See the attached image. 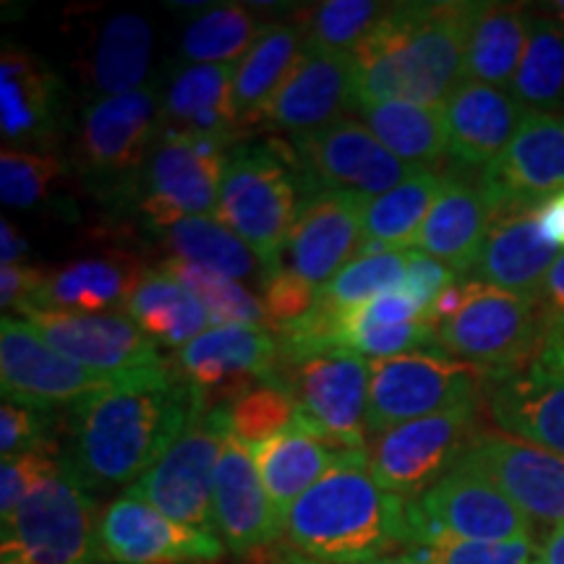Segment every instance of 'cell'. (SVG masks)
I'll use <instances>...</instances> for the list:
<instances>
[{
  "label": "cell",
  "mask_w": 564,
  "mask_h": 564,
  "mask_svg": "<svg viewBox=\"0 0 564 564\" xmlns=\"http://www.w3.org/2000/svg\"><path fill=\"white\" fill-rule=\"evenodd\" d=\"M299 207L293 171L282 154L267 147H241L228 154L215 217L272 272L282 270Z\"/></svg>",
  "instance_id": "cell-7"
},
{
  "label": "cell",
  "mask_w": 564,
  "mask_h": 564,
  "mask_svg": "<svg viewBox=\"0 0 564 564\" xmlns=\"http://www.w3.org/2000/svg\"><path fill=\"white\" fill-rule=\"evenodd\" d=\"M366 564H426L421 560L419 554L411 552V549H403V552L398 554H387V556H379V560L373 562H366Z\"/></svg>",
  "instance_id": "cell-58"
},
{
  "label": "cell",
  "mask_w": 564,
  "mask_h": 564,
  "mask_svg": "<svg viewBox=\"0 0 564 564\" xmlns=\"http://www.w3.org/2000/svg\"><path fill=\"white\" fill-rule=\"evenodd\" d=\"M97 539L102 564H217L228 552L217 535L183 525L131 494L100 512Z\"/></svg>",
  "instance_id": "cell-15"
},
{
  "label": "cell",
  "mask_w": 564,
  "mask_h": 564,
  "mask_svg": "<svg viewBox=\"0 0 564 564\" xmlns=\"http://www.w3.org/2000/svg\"><path fill=\"white\" fill-rule=\"evenodd\" d=\"M144 272L137 259L121 251L79 259L47 272L32 306L74 314H118V308L126 312Z\"/></svg>",
  "instance_id": "cell-30"
},
{
  "label": "cell",
  "mask_w": 564,
  "mask_h": 564,
  "mask_svg": "<svg viewBox=\"0 0 564 564\" xmlns=\"http://www.w3.org/2000/svg\"><path fill=\"white\" fill-rule=\"evenodd\" d=\"M510 95L525 112H554L564 105V24L552 13L531 11L525 53Z\"/></svg>",
  "instance_id": "cell-39"
},
{
  "label": "cell",
  "mask_w": 564,
  "mask_h": 564,
  "mask_svg": "<svg viewBox=\"0 0 564 564\" xmlns=\"http://www.w3.org/2000/svg\"><path fill=\"white\" fill-rule=\"evenodd\" d=\"M476 3H394L352 51L358 108L379 102L442 105L465 82V45Z\"/></svg>",
  "instance_id": "cell-2"
},
{
  "label": "cell",
  "mask_w": 564,
  "mask_h": 564,
  "mask_svg": "<svg viewBox=\"0 0 564 564\" xmlns=\"http://www.w3.org/2000/svg\"><path fill=\"white\" fill-rule=\"evenodd\" d=\"M301 42V26L264 24L249 53L232 68V105L243 129L262 123L267 105L299 61Z\"/></svg>",
  "instance_id": "cell-34"
},
{
  "label": "cell",
  "mask_w": 564,
  "mask_h": 564,
  "mask_svg": "<svg viewBox=\"0 0 564 564\" xmlns=\"http://www.w3.org/2000/svg\"><path fill=\"white\" fill-rule=\"evenodd\" d=\"M285 546L319 564H366L411 546L408 502L379 486L366 453H350L285 512Z\"/></svg>",
  "instance_id": "cell-3"
},
{
  "label": "cell",
  "mask_w": 564,
  "mask_h": 564,
  "mask_svg": "<svg viewBox=\"0 0 564 564\" xmlns=\"http://www.w3.org/2000/svg\"><path fill=\"white\" fill-rule=\"evenodd\" d=\"M95 497L63 470L0 520V564H102Z\"/></svg>",
  "instance_id": "cell-6"
},
{
  "label": "cell",
  "mask_w": 564,
  "mask_h": 564,
  "mask_svg": "<svg viewBox=\"0 0 564 564\" xmlns=\"http://www.w3.org/2000/svg\"><path fill=\"white\" fill-rule=\"evenodd\" d=\"M19 314L55 350L87 369L102 373L167 369L158 343L126 314H74L37 306H24Z\"/></svg>",
  "instance_id": "cell-17"
},
{
  "label": "cell",
  "mask_w": 564,
  "mask_h": 564,
  "mask_svg": "<svg viewBox=\"0 0 564 564\" xmlns=\"http://www.w3.org/2000/svg\"><path fill=\"white\" fill-rule=\"evenodd\" d=\"M42 413L45 411L30 405L3 403V408H0V455L11 457L47 442V423Z\"/></svg>",
  "instance_id": "cell-49"
},
{
  "label": "cell",
  "mask_w": 564,
  "mask_h": 564,
  "mask_svg": "<svg viewBox=\"0 0 564 564\" xmlns=\"http://www.w3.org/2000/svg\"><path fill=\"white\" fill-rule=\"evenodd\" d=\"M364 121L377 139L411 165L429 167L449 152L444 105L379 102L361 108Z\"/></svg>",
  "instance_id": "cell-38"
},
{
  "label": "cell",
  "mask_w": 564,
  "mask_h": 564,
  "mask_svg": "<svg viewBox=\"0 0 564 564\" xmlns=\"http://www.w3.org/2000/svg\"><path fill=\"white\" fill-rule=\"evenodd\" d=\"M535 223L549 243L564 249V192L535 204Z\"/></svg>",
  "instance_id": "cell-53"
},
{
  "label": "cell",
  "mask_w": 564,
  "mask_h": 564,
  "mask_svg": "<svg viewBox=\"0 0 564 564\" xmlns=\"http://www.w3.org/2000/svg\"><path fill=\"white\" fill-rule=\"evenodd\" d=\"M356 105L352 95V53L303 45L291 74L267 105L262 123L303 137L340 121V112Z\"/></svg>",
  "instance_id": "cell-23"
},
{
  "label": "cell",
  "mask_w": 564,
  "mask_h": 564,
  "mask_svg": "<svg viewBox=\"0 0 564 564\" xmlns=\"http://www.w3.org/2000/svg\"><path fill=\"white\" fill-rule=\"evenodd\" d=\"M531 11L520 3H476L465 45V79L510 91L523 61Z\"/></svg>",
  "instance_id": "cell-32"
},
{
  "label": "cell",
  "mask_w": 564,
  "mask_h": 564,
  "mask_svg": "<svg viewBox=\"0 0 564 564\" xmlns=\"http://www.w3.org/2000/svg\"><path fill=\"white\" fill-rule=\"evenodd\" d=\"M274 364V335L251 327H209L175 356V371L188 379L207 403L209 394H217V405H230L249 387L270 379Z\"/></svg>",
  "instance_id": "cell-21"
},
{
  "label": "cell",
  "mask_w": 564,
  "mask_h": 564,
  "mask_svg": "<svg viewBox=\"0 0 564 564\" xmlns=\"http://www.w3.org/2000/svg\"><path fill=\"white\" fill-rule=\"evenodd\" d=\"M257 21L241 3H217L196 13L181 34V58L188 66H238L259 37Z\"/></svg>",
  "instance_id": "cell-40"
},
{
  "label": "cell",
  "mask_w": 564,
  "mask_h": 564,
  "mask_svg": "<svg viewBox=\"0 0 564 564\" xmlns=\"http://www.w3.org/2000/svg\"><path fill=\"white\" fill-rule=\"evenodd\" d=\"M26 251V238L21 236L19 228L9 220L0 223V253H3V264H24Z\"/></svg>",
  "instance_id": "cell-54"
},
{
  "label": "cell",
  "mask_w": 564,
  "mask_h": 564,
  "mask_svg": "<svg viewBox=\"0 0 564 564\" xmlns=\"http://www.w3.org/2000/svg\"><path fill=\"white\" fill-rule=\"evenodd\" d=\"M204 403V394L171 366L89 394L70 415V444L63 449L66 470L91 497L129 491Z\"/></svg>",
  "instance_id": "cell-1"
},
{
  "label": "cell",
  "mask_w": 564,
  "mask_h": 564,
  "mask_svg": "<svg viewBox=\"0 0 564 564\" xmlns=\"http://www.w3.org/2000/svg\"><path fill=\"white\" fill-rule=\"evenodd\" d=\"M507 373L457 361L436 350L371 361L369 436L384 434L400 423L426 415L478 405L481 394Z\"/></svg>",
  "instance_id": "cell-5"
},
{
  "label": "cell",
  "mask_w": 564,
  "mask_h": 564,
  "mask_svg": "<svg viewBox=\"0 0 564 564\" xmlns=\"http://www.w3.org/2000/svg\"><path fill=\"white\" fill-rule=\"evenodd\" d=\"M267 564H319V562H312L306 560V556H301L299 552H293V549H267Z\"/></svg>",
  "instance_id": "cell-57"
},
{
  "label": "cell",
  "mask_w": 564,
  "mask_h": 564,
  "mask_svg": "<svg viewBox=\"0 0 564 564\" xmlns=\"http://www.w3.org/2000/svg\"><path fill=\"white\" fill-rule=\"evenodd\" d=\"M160 110L152 87L97 97L82 116L76 167L112 186L141 178L160 133Z\"/></svg>",
  "instance_id": "cell-13"
},
{
  "label": "cell",
  "mask_w": 564,
  "mask_h": 564,
  "mask_svg": "<svg viewBox=\"0 0 564 564\" xmlns=\"http://www.w3.org/2000/svg\"><path fill=\"white\" fill-rule=\"evenodd\" d=\"M463 285L460 312L434 329V350L497 373L528 369L541 350L535 299L476 280Z\"/></svg>",
  "instance_id": "cell-8"
},
{
  "label": "cell",
  "mask_w": 564,
  "mask_h": 564,
  "mask_svg": "<svg viewBox=\"0 0 564 564\" xmlns=\"http://www.w3.org/2000/svg\"><path fill=\"white\" fill-rule=\"evenodd\" d=\"M147 373L152 371L102 373L87 369L55 350L26 319L6 314L0 322V392L6 403L47 411L53 405L79 403L89 394L131 384Z\"/></svg>",
  "instance_id": "cell-11"
},
{
  "label": "cell",
  "mask_w": 564,
  "mask_h": 564,
  "mask_svg": "<svg viewBox=\"0 0 564 564\" xmlns=\"http://www.w3.org/2000/svg\"><path fill=\"white\" fill-rule=\"evenodd\" d=\"M531 366L544 371L564 373V345H560V348H544L539 356H535V361Z\"/></svg>",
  "instance_id": "cell-56"
},
{
  "label": "cell",
  "mask_w": 564,
  "mask_h": 564,
  "mask_svg": "<svg viewBox=\"0 0 564 564\" xmlns=\"http://www.w3.org/2000/svg\"><path fill=\"white\" fill-rule=\"evenodd\" d=\"M390 6L377 0H324L308 19L306 45L322 51L352 53Z\"/></svg>",
  "instance_id": "cell-44"
},
{
  "label": "cell",
  "mask_w": 564,
  "mask_h": 564,
  "mask_svg": "<svg viewBox=\"0 0 564 564\" xmlns=\"http://www.w3.org/2000/svg\"><path fill=\"white\" fill-rule=\"evenodd\" d=\"M491 225V204L468 181L447 178L440 199L415 232L411 249H419L429 257L440 259L460 274H470L481 257L486 232Z\"/></svg>",
  "instance_id": "cell-29"
},
{
  "label": "cell",
  "mask_w": 564,
  "mask_h": 564,
  "mask_svg": "<svg viewBox=\"0 0 564 564\" xmlns=\"http://www.w3.org/2000/svg\"><path fill=\"white\" fill-rule=\"evenodd\" d=\"M126 316L158 345L178 350L212 327L202 301L162 270H147L141 274L137 291L131 293L126 306Z\"/></svg>",
  "instance_id": "cell-35"
},
{
  "label": "cell",
  "mask_w": 564,
  "mask_h": 564,
  "mask_svg": "<svg viewBox=\"0 0 564 564\" xmlns=\"http://www.w3.org/2000/svg\"><path fill=\"white\" fill-rule=\"evenodd\" d=\"M408 520L411 546L426 533L468 541H525L533 533L531 518L497 484L465 465H457L421 499L408 502Z\"/></svg>",
  "instance_id": "cell-14"
},
{
  "label": "cell",
  "mask_w": 564,
  "mask_h": 564,
  "mask_svg": "<svg viewBox=\"0 0 564 564\" xmlns=\"http://www.w3.org/2000/svg\"><path fill=\"white\" fill-rule=\"evenodd\" d=\"M152 45V26L141 13H112L91 45L87 74H84L89 91L110 97L147 87Z\"/></svg>",
  "instance_id": "cell-33"
},
{
  "label": "cell",
  "mask_w": 564,
  "mask_h": 564,
  "mask_svg": "<svg viewBox=\"0 0 564 564\" xmlns=\"http://www.w3.org/2000/svg\"><path fill=\"white\" fill-rule=\"evenodd\" d=\"M232 68L186 66L173 76L160 110V137L232 141L243 131L232 105Z\"/></svg>",
  "instance_id": "cell-27"
},
{
  "label": "cell",
  "mask_w": 564,
  "mask_h": 564,
  "mask_svg": "<svg viewBox=\"0 0 564 564\" xmlns=\"http://www.w3.org/2000/svg\"><path fill=\"white\" fill-rule=\"evenodd\" d=\"M364 196L314 188L301 202L285 246V270L322 291L345 264L361 253Z\"/></svg>",
  "instance_id": "cell-20"
},
{
  "label": "cell",
  "mask_w": 564,
  "mask_h": 564,
  "mask_svg": "<svg viewBox=\"0 0 564 564\" xmlns=\"http://www.w3.org/2000/svg\"><path fill=\"white\" fill-rule=\"evenodd\" d=\"M460 465L497 484L531 520L564 525V455L499 432L478 436Z\"/></svg>",
  "instance_id": "cell-18"
},
{
  "label": "cell",
  "mask_w": 564,
  "mask_h": 564,
  "mask_svg": "<svg viewBox=\"0 0 564 564\" xmlns=\"http://www.w3.org/2000/svg\"><path fill=\"white\" fill-rule=\"evenodd\" d=\"M478 186L491 207L539 204L564 192V116L528 112L507 150L484 167Z\"/></svg>",
  "instance_id": "cell-22"
},
{
  "label": "cell",
  "mask_w": 564,
  "mask_h": 564,
  "mask_svg": "<svg viewBox=\"0 0 564 564\" xmlns=\"http://www.w3.org/2000/svg\"><path fill=\"white\" fill-rule=\"evenodd\" d=\"M228 423V405L209 408L204 403L178 440L167 447V453L126 494L144 499L147 505L158 507L183 525L217 535L212 497H215L217 457Z\"/></svg>",
  "instance_id": "cell-10"
},
{
  "label": "cell",
  "mask_w": 564,
  "mask_h": 564,
  "mask_svg": "<svg viewBox=\"0 0 564 564\" xmlns=\"http://www.w3.org/2000/svg\"><path fill=\"white\" fill-rule=\"evenodd\" d=\"M63 470V449L53 440L3 457L0 463V520L11 518L19 505Z\"/></svg>",
  "instance_id": "cell-47"
},
{
  "label": "cell",
  "mask_w": 564,
  "mask_h": 564,
  "mask_svg": "<svg viewBox=\"0 0 564 564\" xmlns=\"http://www.w3.org/2000/svg\"><path fill=\"white\" fill-rule=\"evenodd\" d=\"M405 270L408 251L361 253L322 288L316 303L335 314L350 312V308L364 306L366 301L403 285Z\"/></svg>",
  "instance_id": "cell-42"
},
{
  "label": "cell",
  "mask_w": 564,
  "mask_h": 564,
  "mask_svg": "<svg viewBox=\"0 0 564 564\" xmlns=\"http://www.w3.org/2000/svg\"><path fill=\"white\" fill-rule=\"evenodd\" d=\"M486 400L505 434L564 455V373L528 366L497 379Z\"/></svg>",
  "instance_id": "cell-28"
},
{
  "label": "cell",
  "mask_w": 564,
  "mask_h": 564,
  "mask_svg": "<svg viewBox=\"0 0 564 564\" xmlns=\"http://www.w3.org/2000/svg\"><path fill=\"white\" fill-rule=\"evenodd\" d=\"M295 152L322 188L364 199H377L421 171L392 154L369 126L352 118L295 137Z\"/></svg>",
  "instance_id": "cell-16"
},
{
  "label": "cell",
  "mask_w": 564,
  "mask_h": 564,
  "mask_svg": "<svg viewBox=\"0 0 564 564\" xmlns=\"http://www.w3.org/2000/svg\"><path fill=\"white\" fill-rule=\"evenodd\" d=\"M562 249L549 243L535 223V204L510 202L491 207L481 257L465 280L486 282L535 299Z\"/></svg>",
  "instance_id": "cell-24"
},
{
  "label": "cell",
  "mask_w": 564,
  "mask_h": 564,
  "mask_svg": "<svg viewBox=\"0 0 564 564\" xmlns=\"http://www.w3.org/2000/svg\"><path fill=\"white\" fill-rule=\"evenodd\" d=\"M215 531L230 554L251 556L272 549L282 539V520L267 494L253 449L241 436L228 432L215 470Z\"/></svg>",
  "instance_id": "cell-19"
},
{
  "label": "cell",
  "mask_w": 564,
  "mask_h": 564,
  "mask_svg": "<svg viewBox=\"0 0 564 564\" xmlns=\"http://www.w3.org/2000/svg\"><path fill=\"white\" fill-rule=\"evenodd\" d=\"M460 282V274H457L453 267H447L440 259L429 257L423 251H408V270L403 288L413 295L415 301L421 303V308L426 312L429 306L436 301L444 288Z\"/></svg>",
  "instance_id": "cell-50"
},
{
  "label": "cell",
  "mask_w": 564,
  "mask_h": 564,
  "mask_svg": "<svg viewBox=\"0 0 564 564\" xmlns=\"http://www.w3.org/2000/svg\"><path fill=\"white\" fill-rule=\"evenodd\" d=\"M535 306L541 322V350L560 348L564 345V251L535 295Z\"/></svg>",
  "instance_id": "cell-51"
},
{
  "label": "cell",
  "mask_w": 564,
  "mask_h": 564,
  "mask_svg": "<svg viewBox=\"0 0 564 564\" xmlns=\"http://www.w3.org/2000/svg\"><path fill=\"white\" fill-rule=\"evenodd\" d=\"M63 84L37 55L6 47L0 55V133L17 147L47 150L61 133Z\"/></svg>",
  "instance_id": "cell-25"
},
{
  "label": "cell",
  "mask_w": 564,
  "mask_h": 564,
  "mask_svg": "<svg viewBox=\"0 0 564 564\" xmlns=\"http://www.w3.org/2000/svg\"><path fill=\"white\" fill-rule=\"evenodd\" d=\"M47 272L32 264H3L0 267V306L3 308H24L37 301L45 285Z\"/></svg>",
  "instance_id": "cell-52"
},
{
  "label": "cell",
  "mask_w": 564,
  "mask_h": 564,
  "mask_svg": "<svg viewBox=\"0 0 564 564\" xmlns=\"http://www.w3.org/2000/svg\"><path fill=\"white\" fill-rule=\"evenodd\" d=\"M160 270L186 285L202 301L212 327H251L270 333V319H267L262 299H257L241 282L225 278L209 267L181 262V259H167Z\"/></svg>",
  "instance_id": "cell-41"
},
{
  "label": "cell",
  "mask_w": 564,
  "mask_h": 564,
  "mask_svg": "<svg viewBox=\"0 0 564 564\" xmlns=\"http://www.w3.org/2000/svg\"><path fill=\"white\" fill-rule=\"evenodd\" d=\"M426 564H533V539L468 541L444 533H426L411 546Z\"/></svg>",
  "instance_id": "cell-46"
},
{
  "label": "cell",
  "mask_w": 564,
  "mask_h": 564,
  "mask_svg": "<svg viewBox=\"0 0 564 564\" xmlns=\"http://www.w3.org/2000/svg\"><path fill=\"white\" fill-rule=\"evenodd\" d=\"M251 449L253 463H257L259 476H262V484L280 520H285V512L299 502L303 494L314 484H319L345 455H350L329 447L327 442L308 434L299 423Z\"/></svg>",
  "instance_id": "cell-31"
},
{
  "label": "cell",
  "mask_w": 564,
  "mask_h": 564,
  "mask_svg": "<svg viewBox=\"0 0 564 564\" xmlns=\"http://www.w3.org/2000/svg\"><path fill=\"white\" fill-rule=\"evenodd\" d=\"M444 183L447 178H442L440 173L421 167L413 178L394 186L392 192L366 202L361 253L411 249L415 232L440 199Z\"/></svg>",
  "instance_id": "cell-37"
},
{
  "label": "cell",
  "mask_w": 564,
  "mask_h": 564,
  "mask_svg": "<svg viewBox=\"0 0 564 564\" xmlns=\"http://www.w3.org/2000/svg\"><path fill=\"white\" fill-rule=\"evenodd\" d=\"M316 299H319V291L314 285H308L299 274L282 267L262 291L270 333H278L288 324L303 319L316 306Z\"/></svg>",
  "instance_id": "cell-48"
},
{
  "label": "cell",
  "mask_w": 564,
  "mask_h": 564,
  "mask_svg": "<svg viewBox=\"0 0 564 564\" xmlns=\"http://www.w3.org/2000/svg\"><path fill=\"white\" fill-rule=\"evenodd\" d=\"M444 105L449 154L468 167H489L514 139L528 112L507 89L465 79Z\"/></svg>",
  "instance_id": "cell-26"
},
{
  "label": "cell",
  "mask_w": 564,
  "mask_h": 564,
  "mask_svg": "<svg viewBox=\"0 0 564 564\" xmlns=\"http://www.w3.org/2000/svg\"><path fill=\"white\" fill-rule=\"evenodd\" d=\"M160 243L171 251V259L209 267L236 282L246 280L259 293L278 274L217 217H186L173 223L171 228L160 230Z\"/></svg>",
  "instance_id": "cell-36"
},
{
  "label": "cell",
  "mask_w": 564,
  "mask_h": 564,
  "mask_svg": "<svg viewBox=\"0 0 564 564\" xmlns=\"http://www.w3.org/2000/svg\"><path fill=\"white\" fill-rule=\"evenodd\" d=\"M228 141L160 137L139 178V212L165 230L186 217H215L228 165Z\"/></svg>",
  "instance_id": "cell-12"
},
{
  "label": "cell",
  "mask_w": 564,
  "mask_h": 564,
  "mask_svg": "<svg viewBox=\"0 0 564 564\" xmlns=\"http://www.w3.org/2000/svg\"><path fill=\"white\" fill-rule=\"evenodd\" d=\"M228 411L232 432L241 436L249 447H257V444L291 429L295 415H299L291 392L274 377L257 382L243 394H238L228 405Z\"/></svg>",
  "instance_id": "cell-43"
},
{
  "label": "cell",
  "mask_w": 564,
  "mask_h": 564,
  "mask_svg": "<svg viewBox=\"0 0 564 564\" xmlns=\"http://www.w3.org/2000/svg\"><path fill=\"white\" fill-rule=\"evenodd\" d=\"M533 564H564V525L552 528L544 544L535 549Z\"/></svg>",
  "instance_id": "cell-55"
},
{
  "label": "cell",
  "mask_w": 564,
  "mask_h": 564,
  "mask_svg": "<svg viewBox=\"0 0 564 564\" xmlns=\"http://www.w3.org/2000/svg\"><path fill=\"white\" fill-rule=\"evenodd\" d=\"M478 436V405H463L371 436L366 465L382 489L415 502L453 474Z\"/></svg>",
  "instance_id": "cell-9"
},
{
  "label": "cell",
  "mask_w": 564,
  "mask_h": 564,
  "mask_svg": "<svg viewBox=\"0 0 564 564\" xmlns=\"http://www.w3.org/2000/svg\"><path fill=\"white\" fill-rule=\"evenodd\" d=\"M66 165L58 154L6 147L0 152V196L17 209H32L47 199L55 181L63 178Z\"/></svg>",
  "instance_id": "cell-45"
},
{
  "label": "cell",
  "mask_w": 564,
  "mask_h": 564,
  "mask_svg": "<svg viewBox=\"0 0 564 564\" xmlns=\"http://www.w3.org/2000/svg\"><path fill=\"white\" fill-rule=\"evenodd\" d=\"M544 9L552 13L556 21H562V24H564V0H554V3H546Z\"/></svg>",
  "instance_id": "cell-59"
},
{
  "label": "cell",
  "mask_w": 564,
  "mask_h": 564,
  "mask_svg": "<svg viewBox=\"0 0 564 564\" xmlns=\"http://www.w3.org/2000/svg\"><path fill=\"white\" fill-rule=\"evenodd\" d=\"M299 408L295 423L340 453H366L371 361L348 348L278 345L274 373Z\"/></svg>",
  "instance_id": "cell-4"
}]
</instances>
